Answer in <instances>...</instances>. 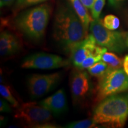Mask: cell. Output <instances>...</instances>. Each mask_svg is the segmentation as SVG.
<instances>
[{
	"label": "cell",
	"instance_id": "3957f363",
	"mask_svg": "<svg viewBox=\"0 0 128 128\" xmlns=\"http://www.w3.org/2000/svg\"><path fill=\"white\" fill-rule=\"evenodd\" d=\"M51 8L41 4L20 12L14 20V26L26 38L39 41L44 38L50 16Z\"/></svg>",
	"mask_w": 128,
	"mask_h": 128
},
{
	"label": "cell",
	"instance_id": "7402d4cb",
	"mask_svg": "<svg viewBox=\"0 0 128 128\" xmlns=\"http://www.w3.org/2000/svg\"><path fill=\"white\" fill-rule=\"evenodd\" d=\"M0 111L4 113H10L12 112V108L6 101L1 99L0 100Z\"/></svg>",
	"mask_w": 128,
	"mask_h": 128
},
{
	"label": "cell",
	"instance_id": "9c48e42d",
	"mask_svg": "<svg viewBox=\"0 0 128 128\" xmlns=\"http://www.w3.org/2000/svg\"><path fill=\"white\" fill-rule=\"evenodd\" d=\"M61 78L60 72L50 74H33L28 80V87L33 99L38 98L52 91L56 87Z\"/></svg>",
	"mask_w": 128,
	"mask_h": 128
},
{
	"label": "cell",
	"instance_id": "52a82bcc",
	"mask_svg": "<svg viewBox=\"0 0 128 128\" xmlns=\"http://www.w3.org/2000/svg\"><path fill=\"white\" fill-rule=\"evenodd\" d=\"M71 63L60 56L47 53L39 52L26 57L22 62V68L52 70L66 67Z\"/></svg>",
	"mask_w": 128,
	"mask_h": 128
},
{
	"label": "cell",
	"instance_id": "4fadbf2b",
	"mask_svg": "<svg viewBox=\"0 0 128 128\" xmlns=\"http://www.w3.org/2000/svg\"><path fill=\"white\" fill-rule=\"evenodd\" d=\"M75 12L78 14L86 28L88 29L92 20L87 11V8L83 5L81 0H69Z\"/></svg>",
	"mask_w": 128,
	"mask_h": 128
},
{
	"label": "cell",
	"instance_id": "6da1fadb",
	"mask_svg": "<svg viewBox=\"0 0 128 128\" xmlns=\"http://www.w3.org/2000/svg\"><path fill=\"white\" fill-rule=\"evenodd\" d=\"M87 30L71 4H62L58 7L53 36L64 50L70 53L88 36Z\"/></svg>",
	"mask_w": 128,
	"mask_h": 128
},
{
	"label": "cell",
	"instance_id": "d6986e66",
	"mask_svg": "<svg viewBox=\"0 0 128 128\" xmlns=\"http://www.w3.org/2000/svg\"><path fill=\"white\" fill-rule=\"evenodd\" d=\"M106 0H95L92 6V16L93 19L100 18V16L105 4Z\"/></svg>",
	"mask_w": 128,
	"mask_h": 128
},
{
	"label": "cell",
	"instance_id": "83f0119b",
	"mask_svg": "<svg viewBox=\"0 0 128 128\" xmlns=\"http://www.w3.org/2000/svg\"><path fill=\"white\" fill-rule=\"evenodd\" d=\"M47 0H41V2H44V1H46Z\"/></svg>",
	"mask_w": 128,
	"mask_h": 128
},
{
	"label": "cell",
	"instance_id": "ba28073f",
	"mask_svg": "<svg viewBox=\"0 0 128 128\" xmlns=\"http://www.w3.org/2000/svg\"><path fill=\"white\" fill-rule=\"evenodd\" d=\"M70 86L73 103H82L90 96L92 85L89 74L87 72L76 68L71 74Z\"/></svg>",
	"mask_w": 128,
	"mask_h": 128
},
{
	"label": "cell",
	"instance_id": "cb8c5ba5",
	"mask_svg": "<svg viewBox=\"0 0 128 128\" xmlns=\"http://www.w3.org/2000/svg\"><path fill=\"white\" fill-rule=\"evenodd\" d=\"M16 0H0V6H1V7L10 6Z\"/></svg>",
	"mask_w": 128,
	"mask_h": 128
},
{
	"label": "cell",
	"instance_id": "2e32d148",
	"mask_svg": "<svg viewBox=\"0 0 128 128\" xmlns=\"http://www.w3.org/2000/svg\"><path fill=\"white\" fill-rule=\"evenodd\" d=\"M0 94L5 100L7 102H8L14 108H17L19 106L18 102L12 96L8 87L5 86L4 84L0 85Z\"/></svg>",
	"mask_w": 128,
	"mask_h": 128
},
{
	"label": "cell",
	"instance_id": "484cf974",
	"mask_svg": "<svg viewBox=\"0 0 128 128\" xmlns=\"http://www.w3.org/2000/svg\"><path fill=\"white\" fill-rule=\"evenodd\" d=\"M109 4L111 5L113 7H117L119 5L122 4V2H123L124 0H108Z\"/></svg>",
	"mask_w": 128,
	"mask_h": 128
},
{
	"label": "cell",
	"instance_id": "7c38bea8",
	"mask_svg": "<svg viewBox=\"0 0 128 128\" xmlns=\"http://www.w3.org/2000/svg\"><path fill=\"white\" fill-rule=\"evenodd\" d=\"M21 44L18 38L9 32L5 31L0 35V54L2 56L14 55L20 50Z\"/></svg>",
	"mask_w": 128,
	"mask_h": 128
},
{
	"label": "cell",
	"instance_id": "7a4b0ae2",
	"mask_svg": "<svg viewBox=\"0 0 128 128\" xmlns=\"http://www.w3.org/2000/svg\"><path fill=\"white\" fill-rule=\"evenodd\" d=\"M128 118V94L109 96L101 101L92 113L98 125L108 128H123Z\"/></svg>",
	"mask_w": 128,
	"mask_h": 128
},
{
	"label": "cell",
	"instance_id": "8fae6325",
	"mask_svg": "<svg viewBox=\"0 0 128 128\" xmlns=\"http://www.w3.org/2000/svg\"><path fill=\"white\" fill-rule=\"evenodd\" d=\"M54 116H60L67 110L66 96L63 89L59 90L52 96L39 102Z\"/></svg>",
	"mask_w": 128,
	"mask_h": 128
},
{
	"label": "cell",
	"instance_id": "5bb4252c",
	"mask_svg": "<svg viewBox=\"0 0 128 128\" xmlns=\"http://www.w3.org/2000/svg\"><path fill=\"white\" fill-rule=\"evenodd\" d=\"M111 68L104 61L96 62L88 69V73L91 76L100 78L111 70Z\"/></svg>",
	"mask_w": 128,
	"mask_h": 128
},
{
	"label": "cell",
	"instance_id": "603a6c76",
	"mask_svg": "<svg viewBox=\"0 0 128 128\" xmlns=\"http://www.w3.org/2000/svg\"><path fill=\"white\" fill-rule=\"evenodd\" d=\"M83 5L88 9H92L95 0H81Z\"/></svg>",
	"mask_w": 128,
	"mask_h": 128
},
{
	"label": "cell",
	"instance_id": "ac0fdd59",
	"mask_svg": "<svg viewBox=\"0 0 128 128\" xmlns=\"http://www.w3.org/2000/svg\"><path fill=\"white\" fill-rule=\"evenodd\" d=\"M102 22L104 27L112 30H116L120 25L119 19L116 16L112 14L106 16Z\"/></svg>",
	"mask_w": 128,
	"mask_h": 128
},
{
	"label": "cell",
	"instance_id": "4316f807",
	"mask_svg": "<svg viewBox=\"0 0 128 128\" xmlns=\"http://www.w3.org/2000/svg\"><path fill=\"white\" fill-rule=\"evenodd\" d=\"M126 44H127V46H128V36H127V38H126Z\"/></svg>",
	"mask_w": 128,
	"mask_h": 128
},
{
	"label": "cell",
	"instance_id": "44dd1931",
	"mask_svg": "<svg viewBox=\"0 0 128 128\" xmlns=\"http://www.w3.org/2000/svg\"><path fill=\"white\" fill-rule=\"evenodd\" d=\"M39 3H41V0H16L14 9L16 10H20Z\"/></svg>",
	"mask_w": 128,
	"mask_h": 128
},
{
	"label": "cell",
	"instance_id": "30bf717a",
	"mask_svg": "<svg viewBox=\"0 0 128 128\" xmlns=\"http://www.w3.org/2000/svg\"><path fill=\"white\" fill-rule=\"evenodd\" d=\"M96 41L91 34L80 42L70 51V62L76 68H79L85 59L92 54L96 46Z\"/></svg>",
	"mask_w": 128,
	"mask_h": 128
},
{
	"label": "cell",
	"instance_id": "277c9868",
	"mask_svg": "<svg viewBox=\"0 0 128 128\" xmlns=\"http://www.w3.org/2000/svg\"><path fill=\"white\" fill-rule=\"evenodd\" d=\"M128 90V76L122 68L111 69L99 79L96 102Z\"/></svg>",
	"mask_w": 128,
	"mask_h": 128
},
{
	"label": "cell",
	"instance_id": "d4e9b609",
	"mask_svg": "<svg viewBox=\"0 0 128 128\" xmlns=\"http://www.w3.org/2000/svg\"><path fill=\"white\" fill-rule=\"evenodd\" d=\"M123 66H124V70L126 74L128 76V55L125 56L124 60V63H123Z\"/></svg>",
	"mask_w": 128,
	"mask_h": 128
},
{
	"label": "cell",
	"instance_id": "e0dca14e",
	"mask_svg": "<svg viewBox=\"0 0 128 128\" xmlns=\"http://www.w3.org/2000/svg\"><path fill=\"white\" fill-rule=\"evenodd\" d=\"M97 127H98V124H96L92 119L72 122L65 126V128H92Z\"/></svg>",
	"mask_w": 128,
	"mask_h": 128
},
{
	"label": "cell",
	"instance_id": "8992f818",
	"mask_svg": "<svg viewBox=\"0 0 128 128\" xmlns=\"http://www.w3.org/2000/svg\"><path fill=\"white\" fill-rule=\"evenodd\" d=\"M14 118L32 128L49 122L52 119V113L39 103L27 102L17 108Z\"/></svg>",
	"mask_w": 128,
	"mask_h": 128
},
{
	"label": "cell",
	"instance_id": "ffe728a7",
	"mask_svg": "<svg viewBox=\"0 0 128 128\" xmlns=\"http://www.w3.org/2000/svg\"><path fill=\"white\" fill-rule=\"evenodd\" d=\"M102 56H95L90 55L85 59L84 61L82 62L79 68L81 70H85V69H88L90 67L92 66V65L96 62L100 61L102 60Z\"/></svg>",
	"mask_w": 128,
	"mask_h": 128
},
{
	"label": "cell",
	"instance_id": "9a60e30c",
	"mask_svg": "<svg viewBox=\"0 0 128 128\" xmlns=\"http://www.w3.org/2000/svg\"><path fill=\"white\" fill-rule=\"evenodd\" d=\"M102 60L106 62L112 69L121 68L124 62L122 59L113 53L106 52L102 56Z\"/></svg>",
	"mask_w": 128,
	"mask_h": 128
},
{
	"label": "cell",
	"instance_id": "5b68a950",
	"mask_svg": "<svg viewBox=\"0 0 128 128\" xmlns=\"http://www.w3.org/2000/svg\"><path fill=\"white\" fill-rule=\"evenodd\" d=\"M89 28L90 33L98 45L118 53L123 52L126 49L127 44L124 33L107 28L101 19H93Z\"/></svg>",
	"mask_w": 128,
	"mask_h": 128
}]
</instances>
